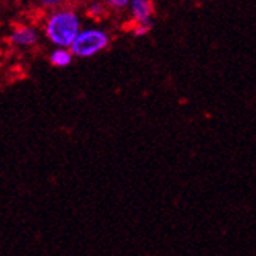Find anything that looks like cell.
<instances>
[{"instance_id":"5","label":"cell","mask_w":256,"mask_h":256,"mask_svg":"<svg viewBox=\"0 0 256 256\" xmlns=\"http://www.w3.org/2000/svg\"><path fill=\"white\" fill-rule=\"evenodd\" d=\"M74 55L70 49H64V48H55L50 55H49V62L50 64L57 66V68H66L72 63Z\"/></svg>"},{"instance_id":"3","label":"cell","mask_w":256,"mask_h":256,"mask_svg":"<svg viewBox=\"0 0 256 256\" xmlns=\"http://www.w3.org/2000/svg\"><path fill=\"white\" fill-rule=\"evenodd\" d=\"M130 16L134 19V26H146L152 27L154 4L152 0H130Z\"/></svg>"},{"instance_id":"8","label":"cell","mask_w":256,"mask_h":256,"mask_svg":"<svg viewBox=\"0 0 256 256\" xmlns=\"http://www.w3.org/2000/svg\"><path fill=\"white\" fill-rule=\"evenodd\" d=\"M104 4L112 10H124L130 5V0H104Z\"/></svg>"},{"instance_id":"7","label":"cell","mask_w":256,"mask_h":256,"mask_svg":"<svg viewBox=\"0 0 256 256\" xmlns=\"http://www.w3.org/2000/svg\"><path fill=\"white\" fill-rule=\"evenodd\" d=\"M38 4L48 10H58L66 4V0H38Z\"/></svg>"},{"instance_id":"2","label":"cell","mask_w":256,"mask_h":256,"mask_svg":"<svg viewBox=\"0 0 256 256\" xmlns=\"http://www.w3.org/2000/svg\"><path fill=\"white\" fill-rule=\"evenodd\" d=\"M110 35L102 28H84L77 35L74 42L71 44L70 50L74 57L88 58L93 55L102 52L108 48Z\"/></svg>"},{"instance_id":"1","label":"cell","mask_w":256,"mask_h":256,"mask_svg":"<svg viewBox=\"0 0 256 256\" xmlns=\"http://www.w3.org/2000/svg\"><path fill=\"white\" fill-rule=\"evenodd\" d=\"M82 30L79 13L70 6L54 10L42 24V32L55 48L70 49Z\"/></svg>"},{"instance_id":"4","label":"cell","mask_w":256,"mask_h":256,"mask_svg":"<svg viewBox=\"0 0 256 256\" xmlns=\"http://www.w3.org/2000/svg\"><path fill=\"white\" fill-rule=\"evenodd\" d=\"M8 40L16 48H32L38 42L40 35H38V30L35 27L16 26L13 30H11Z\"/></svg>"},{"instance_id":"6","label":"cell","mask_w":256,"mask_h":256,"mask_svg":"<svg viewBox=\"0 0 256 256\" xmlns=\"http://www.w3.org/2000/svg\"><path fill=\"white\" fill-rule=\"evenodd\" d=\"M107 13V5L104 2H92L86 6V14L93 19H102Z\"/></svg>"}]
</instances>
